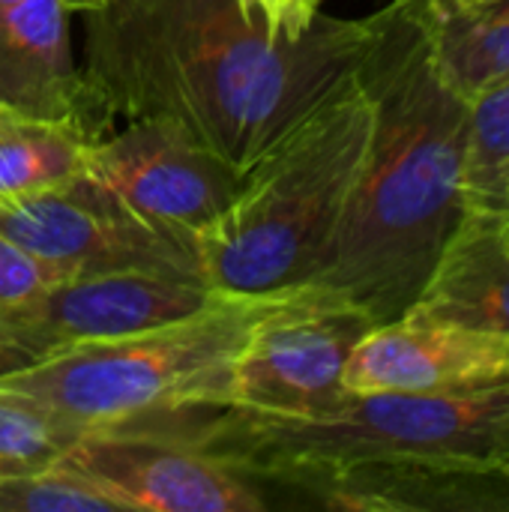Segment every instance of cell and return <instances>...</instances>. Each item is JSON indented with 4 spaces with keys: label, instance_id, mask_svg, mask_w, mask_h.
<instances>
[{
    "label": "cell",
    "instance_id": "ba28073f",
    "mask_svg": "<svg viewBox=\"0 0 509 512\" xmlns=\"http://www.w3.org/2000/svg\"><path fill=\"white\" fill-rule=\"evenodd\" d=\"M222 294L198 276L156 270L69 276L0 309V330L36 360H45L87 342H108L186 318Z\"/></svg>",
    "mask_w": 509,
    "mask_h": 512
},
{
    "label": "cell",
    "instance_id": "8992f818",
    "mask_svg": "<svg viewBox=\"0 0 509 512\" xmlns=\"http://www.w3.org/2000/svg\"><path fill=\"white\" fill-rule=\"evenodd\" d=\"M372 327L375 321L342 294L300 282L285 306L258 321L213 405L285 414L330 408L348 396L345 363Z\"/></svg>",
    "mask_w": 509,
    "mask_h": 512
},
{
    "label": "cell",
    "instance_id": "277c9868",
    "mask_svg": "<svg viewBox=\"0 0 509 512\" xmlns=\"http://www.w3.org/2000/svg\"><path fill=\"white\" fill-rule=\"evenodd\" d=\"M372 129L375 102L354 72L243 171L231 204L198 231L201 279L225 294L306 282L354 195Z\"/></svg>",
    "mask_w": 509,
    "mask_h": 512
},
{
    "label": "cell",
    "instance_id": "ffe728a7",
    "mask_svg": "<svg viewBox=\"0 0 509 512\" xmlns=\"http://www.w3.org/2000/svg\"><path fill=\"white\" fill-rule=\"evenodd\" d=\"M279 36H303L321 15V0H240Z\"/></svg>",
    "mask_w": 509,
    "mask_h": 512
},
{
    "label": "cell",
    "instance_id": "7c38bea8",
    "mask_svg": "<svg viewBox=\"0 0 509 512\" xmlns=\"http://www.w3.org/2000/svg\"><path fill=\"white\" fill-rule=\"evenodd\" d=\"M63 0H18L0 6V102L51 123H69L99 138L108 132L72 57Z\"/></svg>",
    "mask_w": 509,
    "mask_h": 512
},
{
    "label": "cell",
    "instance_id": "9c48e42d",
    "mask_svg": "<svg viewBox=\"0 0 509 512\" xmlns=\"http://www.w3.org/2000/svg\"><path fill=\"white\" fill-rule=\"evenodd\" d=\"M81 180L135 216L198 237L234 198L243 171L162 123H120L93 138Z\"/></svg>",
    "mask_w": 509,
    "mask_h": 512
},
{
    "label": "cell",
    "instance_id": "4fadbf2b",
    "mask_svg": "<svg viewBox=\"0 0 509 512\" xmlns=\"http://www.w3.org/2000/svg\"><path fill=\"white\" fill-rule=\"evenodd\" d=\"M507 219L465 213L405 315L509 336Z\"/></svg>",
    "mask_w": 509,
    "mask_h": 512
},
{
    "label": "cell",
    "instance_id": "d4e9b609",
    "mask_svg": "<svg viewBox=\"0 0 509 512\" xmlns=\"http://www.w3.org/2000/svg\"><path fill=\"white\" fill-rule=\"evenodd\" d=\"M507 465H509V456H507Z\"/></svg>",
    "mask_w": 509,
    "mask_h": 512
},
{
    "label": "cell",
    "instance_id": "cb8c5ba5",
    "mask_svg": "<svg viewBox=\"0 0 509 512\" xmlns=\"http://www.w3.org/2000/svg\"><path fill=\"white\" fill-rule=\"evenodd\" d=\"M507 240H509V219H507Z\"/></svg>",
    "mask_w": 509,
    "mask_h": 512
},
{
    "label": "cell",
    "instance_id": "2e32d148",
    "mask_svg": "<svg viewBox=\"0 0 509 512\" xmlns=\"http://www.w3.org/2000/svg\"><path fill=\"white\" fill-rule=\"evenodd\" d=\"M462 195L468 213L509 216V81L468 102Z\"/></svg>",
    "mask_w": 509,
    "mask_h": 512
},
{
    "label": "cell",
    "instance_id": "603a6c76",
    "mask_svg": "<svg viewBox=\"0 0 509 512\" xmlns=\"http://www.w3.org/2000/svg\"><path fill=\"white\" fill-rule=\"evenodd\" d=\"M447 3H474V0H447Z\"/></svg>",
    "mask_w": 509,
    "mask_h": 512
},
{
    "label": "cell",
    "instance_id": "6da1fadb",
    "mask_svg": "<svg viewBox=\"0 0 509 512\" xmlns=\"http://www.w3.org/2000/svg\"><path fill=\"white\" fill-rule=\"evenodd\" d=\"M84 81L108 129L162 123L246 171L363 63L375 15L279 36L240 0H108L84 12Z\"/></svg>",
    "mask_w": 509,
    "mask_h": 512
},
{
    "label": "cell",
    "instance_id": "e0dca14e",
    "mask_svg": "<svg viewBox=\"0 0 509 512\" xmlns=\"http://www.w3.org/2000/svg\"><path fill=\"white\" fill-rule=\"evenodd\" d=\"M78 435V429L60 423L36 402L0 390V474L54 465Z\"/></svg>",
    "mask_w": 509,
    "mask_h": 512
},
{
    "label": "cell",
    "instance_id": "ac0fdd59",
    "mask_svg": "<svg viewBox=\"0 0 509 512\" xmlns=\"http://www.w3.org/2000/svg\"><path fill=\"white\" fill-rule=\"evenodd\" d=\"M0 512H120L111 498L60 465L0 474Z\"/></svg>",
    "mask_w": 509,
    "mask_h": 512
},
{
    "label": "cell",
    "instance_id": "5b68a950",
    "mask_svg": "<svg viewBox=\"0 0 509 512\" xmlns=\"http://www.w3.org/2000/svg\"><path fill=\"white\" fill-rule=\"evenodd\" d=\"M297 285L264 294H222L186 318L69 348L0 378L60 423L87 432L159 411L216 402L258 321L285 306Z\"/></svg>",
    "mask_w": 509,
    "mask_h": 512
},
{
    "label": "cell",
    "instance_id": "7a4b0ae2",
    "mask_svg": "<svg viewBox=\"0 0 509 512\" xmlns=\"http://www.w3.org/2000/svg\"><path fill=\"white\" fill-rule=\"evenodd\" d=\"M357 78L375 102V129L354 195L306 285L336 291L384 324L411 309L468 213V102L435 60L423 0L375 12Z\"/></svg>",
    "mask_w": 509,
    "mask_h": 512
},
{
    "label": "cell",
    "instance_id": "5bb4252c",
    "mask_svg": "<svg viewBox=\"0 0 509 512\" xmlns=\"http://www.w3.org/2000/svg\"><path fill=\"white\" fill-rule=\"evenodd\" d=\"M423 9L435 60L465 102L509 81V0H423Z\"/></svg>",
    "mask_w": 509,
    "mask_h": 512
},
{
    "label": "cell",
    "instance_id": "3957f363",
    "mask_svg": "<svg viewBox=\"0 0 509 512\" xmlns=\"http://www.w3.org/2000/svg\"><path fill=\"white\" fill-rule=\"evenodd\" d=\"M174 438L249 483L312 498L330 483L399 465H504L509 384L465 393L354 396L321 411L183 405L120 423Z\"/></svg>",
    "mask_w": 509,
    "mask_h": 512
},
{
    "label": "cell",
    "instance_id": "52a82bcc",
    "mask_svg": "<svg viewBox=\"0 0 509 512\" xmlns=\"http://www.w3.org/2000/svg\"><path fill=\"white\" fill-rule=\"evenodd\" d=\"M0 231L57 279L156 270L198 276L195 240L159 228L87 180L0 198Z\"/></svg>",
    "mask_w": 509,
    "mask_h": 512
},
{
    "label": "cell",
    "instance_id": "30bf717a",
    "mask_svg": "<svg viewBox=\"0 0 509 512\" xmlns=\"http://www.w3.org/2000/svg\"><path fill=\"white\" fill-rule=\"evenodd\" d=\"M54 465L90 483L120 512H261L267 507L246 477L174 438L129 426L81 432Z\"/></svg>",
    "mask_w": 509,
    "mask_h": 512
},
{
    "label": "cell",
    "instance_id": "d6986e66",
    "mask_svg": "<svg viewBox=\"0 0 509 512\" xmlns=\"http://www.w3.org/2000/svg\"><path fill=\"white\" fill-rule=\"evenodd\" d=\"M51 282H57V273L0 231V309L33 297Z\"/></svg>",
    "mask_w": 509,
    "mask_h": 512
},
{
    "label": "cell",
    "instance_id": "7402d4cb",
    "mask_svg": "<svg viewBox=\"0 0 509 512\" xmlns=\"http://www.w3.org/2000/svg\"><path fill=\"white\" fill-rule=\"evenodd\" d=\"M9 3H18V0H0V6H9ZM66 3V9L69 12H93V9H99V6H105L108 0H63Z\"/></svg>",
    "mask_w": 509,
    "mask_h": 512
},
{
    "label": "cell",
    "instance_id": "9a60e30c",
    "mask_svg": "<svg viewBox=\"0 0 509 512\" xmlns=\"http://www.w3.org/2000/svg\"><path fill=\"white\" fill-rule=\"evenodd\" d=\"M90 141L78 126L36 120L0 102V198L81 180Z\"/></svg>",
    "mask_w": 509,
    "mask_h": 512
},
{
    "label": "cell",
    "instance_id": "44dd1931",
    "mask_svg": "<svg viewBox=\"0 0 509 512\" xmlns=\"http://www.w3.org/2000/svg\"><path fill=\"white\" fill-rule=\"evenodd\" d=\"M33 363H39L30 351H24L15 339H9L3 330H0V378L3 375H12V372H18V369H27V366H33Z\"/></svg>",
    "mask_w": 509,
    "mask_h": 512
},
{
    "label": "cell",
    "instance_id": "8fae6325",
    "mask_svg": "<svg viewBox=\"0 0 509 512\" xmlns=\"http://www.w3.org/2000/svg\"><path fill=\"white\" fill-rule=\"evenodd\" d=\"M509 384V336L402 315L375 324L351 351L342 387L378 393H465Z\"/></svg>",
    "mask_w": 509,
    "mask_h": 512
}]
</instances>
